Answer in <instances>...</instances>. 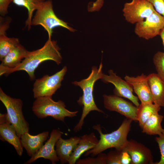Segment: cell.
Segmentation results:
<instances>
[{
  "label": "cell",
  "instance_id": "f546056e",
  "mask_svg": "<svg viewBox=\"0 0 164 164\" xmlns=\"http://www.w3.org/2000/svg\"><path fill=\"white\" fill-rule=\"evenodd\" d=\"M153 5L155 11L164 17V0H147Z\"/></svg>",
  "mask_w": 164,
  "mask_h": 164
},
{
  "label": "cell",
  "instance_id": "d4e9b609",
  "mask_svg": "<svg viewBox=\"0 0 164 164\" xmlns=\"http://www.w3.org/2000/svg\"><path fill=\"white\" fill-rule=\"evenodd\" d=\"M153 61L157 74L164 81V52L158 51L154 55Z\"/></svg>",
  "mask_w": 164,
  "mask_h": 164
},
{
  "label": "cell",
  "instance_id": "2e32d148",
  "mask_svg": "<svg viewBox=\"0 0 164 164\" xmlns=\"http://www.w3.org/2000/svg\"><path fill=\"white\" fill-rule=\"evenodd\" d=\"M80 137H71L64 139L60 138L56 143V151L61 164L68 163L71 155L78 144Z\"/></svg>",
  "mask_w": 164,
  "mask_h": 164
},
{
  "label": "cell",
  "instance_id": "603a6c76",
  "mask_svg": "<svg viewBox=\"0 0 164 164\" xmlns=\"http://www.w3.org/2000/svg\"><path fill=\"white\" fill-rule=\"evenodd\" d=\"M46 0H13L15 5L26 8L28 11V17L25 21L26 27L29 30L31 27V21L33 14L39 6Z\"/></svg>",
  "mask_w": 164,
  "mask_h": 164
},
{
  "label": "cell",
  "instance_id": "484cf974",
  "mask_svg": "<svg viewBox=\"0 0 164 164\" xmlns=\"http://www.w3.org/2000/svg\"><path fill=\"white\" fill-rule=\"evenodd\" d=\"M107 154L101 153L96 158L88 157L82 159H79L76 162L77 164H106Z\"/></svg>",
  "mask_w": 164,
  "mask_h": 164
},
{
  "label": "cell",
  "instance_id": "ba28073f",
  "mask_svg": "<svg viewBox=\"0 0 164 164\" xmlns=\"http://www.w3.org/2000/svg\"><path fill=\"white\" fill-rule=\"evenodd\" d=\"M155 11L147 0H132L125 3L122 10L125 20L132 24L144 20Z\"/></svg>",
  "mask_w": 164,
  "mask_h": 164
},
{
  "label": "cell",
  "instance_id": "f1b7e54d",
  "mask_svg": "<svg viewBox=\"0 0 164 164\" xmlns=\"http://www.w3.org/2000/svg\"><path fill=\"white\" fill-rule=\"evenodd\" d=\"M155 139L158 145L161 156L159 161L154 164H164V132L156 137Z\"/></svg>",
  "mask_w": 164,
  "mask_h": 164
},
{
  "label": "cell",
  "instance_id": "7402d4cb",
  "mask_svg": "<svg viewBox=\"0 0 164 164\" xmlns=\"http://www.w3.org/2000/svg\"><path fill=\"white\" fill-rule=\"evenodd\" d=\"M160 106L151 103H141L138 107L137 118L139 126L142 128L148 119L154 113L158 112L161 109Z\"/></svg>",
  "mask_w": 164,
  "mask_h": 164
},
{
  "label": "cell",
  "instance_id": "4fadbf2b",
  "mask_svg": "<svg viewBox=\"0 0 164 164\" xmlns=\"http://www.w3.org/2000/svg\"><path fill=\"white\" fill-rule=\"evenodd\" d=\"M63 132L58 129H53L50 134L49 138L44 145L24 164H29L37 159L43 158L50 160L52 164L59 161L54 146L57 140L61 137Z\"/></svg>",
  "mask_w": 164,
  "mask_h": 164
},
{
  "label": "cell",
  "instance_id": "6da1fadb",
  "mask_svg": "<svg viewBox=\"0 0 164 164\" xmlns=\"http://www.w3.org/2000/svg\"><path fill=\"white\" fill-rule=\"evenodd\" d=\"M60 49L57 41L48 39L41 48L32 51H28L26 57L20 64L14 68L0 70V75H8L16 71H25L30 80H35L34 72L42 62L47 60L54 61L57 65L61 63L62 58L60 52Z\"/></svg>",
  "mask_w": 164,
  "mask_h": 164
},
{
  "label": "cell",
  "instance_id": "4dcf8cb0",
  "mask_svg": "<svg viewBox=\"0 0 164 164\" xmlns=\"http://www.w3.org/2000/svg\"><path fill=\"white\" fill-rule=\"evenodd\" d=\"M13 0H0V14L5 16L8 13V9L9 4Z\"/></svg>",
  "mask_w": 164,
  "mask_h": 164
},
{
  "label": "cell",
  "instance_id": "ac0fdd59",
  "mask_svg": "<svg viewBox=\"0 0 164 164\" xmlns=\"http://www.w3.org/2000/svg\"><path fill=\"white\" fill-rule=\"evenodd\" d=\"M0 139L6 141L15 148L17 153L21 156L23 152L20 138L9 121L0 124Z\"/></svg>",
  "mask_w": 164,
  "mask_h": 164
},
{
  "label": "cell",
  "instance_id": "52a82bcc",
  "mask_svg": "<svg viewBox=\"0 0 164 164\" xmlns=\"http://www.w3.org/2000/svg\"><path fill=\"white\" fill-rule=\"evenodd\" d=\"M67 71L66 66L60 71L51 76L48 74L36 79L33 85L32 91L34 97L51 96L60 88L61 82Z\"/></svg>",
  "mask_w": 164,
  "mask_h": 164
},
{
  "label": "cell",
  "instance_id": "d6a6232c",
  "mask_svg": "<svg viewBox=\"0 0 164 164\" xmlns=\"http://www.w3.org/2000/svg\"><path fill=\"white\" fill-rule=\"evenodd\" d=\"M121 151V164H131L132 159L129 155L126 152Z\"/></svg>",
  "mask_w": 164,
  "mask_h": 164
},
{
  "label": "cell",
  "instance_id": "1f68e13d",
  "mask_svg": "<svg viewBox=\"0 0 164 164\" xmlns=\"http://www.w3.org/2000/svg\"><path fill=\"white\" fill-rule=\"evenodd\" d=\"M104 0H97L94 2L89 3L88 6V10L89 12L98 11L103 5Z\"/></svg>",
  "mask_w": 164,
  "mask_h": 164
},
{
  "label": "cell",
  "instance_id": "9c48e42d",
  "mask_svg": "<svg viewBox=\"0 0 164 164\" xmlns=\"http://www.w3.org/2000/svg\"><path fill=\"white\" fill-rule=\"evenodd\" d=\"M164 28V17L155 11L145 20L136 23L135 33L146 40L159 35Z\"/></svg>",
  "mask_w": 164,
  "mask_h": 164
},
{
  "label": "cell",
  "instance_id": "4316f807",
  "mask_svg": "<svg viewBox=\"0 0 164 164\" xmlns=\"http://www.w3.org/2000/svg\"><path fill=\"white\" fill-rule=\"evenodd\" d=\"M122 151L115 149L110 151L106 156V164H121Z\"/></svg>",
  "mask_w": 164,
  "mask_h": 164
},
{
  "label": "cell",
  "instance_id": "8fae6325",
  "mask_svg": "<svg viewBox=\"0 0 164 164\" xmlns=\"http://www.w3.org/2000/svg\"><path fill=\"white\" fill-rule=\"evenodd\" d=\"M109 75L103 74L101 80L105 83H111L115 87L114 90V95L127 98L130 100L136 106L138 107L140 104L138 98L133 93V90L132 86L125 80H123L117 75L113 70H108Z\"/></svg>",
  "mask_w": 164,
  "mask_h": 164
},
{
  "label": "cell",
  "instance_id": "30bf717a",
  "mask_svg": "<svg viewBox=\"0 0 164 164\" xmlns=\"http://www.w3.org/2000/svg\"><path fill=\"white\" fill-rule=\"evenodd\" d=\"M104 107L110 111H114L135 121H137L138 107L121 97L115 95L104 94Z\"/></svg>",
  "mask_w": 164,
  "mask_h": 164
},
{
  "label": "cell",
  "instance_id": "5bb4252c",
  "mask_svg": "<svg viewBox=\"0 0 164 164\" xmlns=\"http://www.w3.org/2000/svg\"><path fill=\"white\" fill-rule=\"evenodd\" d=\"M124 78L132 86L141 103H153L147 76L144 73L135 77L126 75Z\"/></svg>",
  "mask_w": 164,
  "mask_h": 164
},
{
  "label": "cell",
  "instance_id": "7a4b0ae2",
  "mask_svg": "<svg viewBox=\"0 0 164 164\" xmlns=\"http://www.w3.org/2000/svg\"><path fill=\"white\" fill-rule=\"evenodd\" d=\"M102 67L101 62L98 68L95 66L92 67L91 73L87 78L79 81L72 82L74 85L80 87L83 92V95L77 101L80 105L83 106V111L80 120L73 128L75 132H79L82 129L84 119L91 111H96L104 114L102 110L97 107L93 95L94 83L97 80L102 78L104 74Z\"/></svg>",
  "mask_w": 164,
  "mask_h": 164
},
{
  "label": "cell",
  "instance_id": "cb8c5ba5",
  "mask_svg": "<svg viewBox=\"0 0 164 164\" xmlns=\"http://www.w3.org/2000/svg\"><path fill=\"white\" fill-rule=\"evenodd\" d=\"M20 44L19 39L0 35V60L2 61L11 50Z\"/></svg>",
  "mask_w": 164,
  "mask_h": 164
},
{
  "label": "cell",
  "instance_id": "83f0119b",
  "mask_svg": "<svg viewBox=\"0 0 164 164\" xmlns=\"http://www.w3.org/2000/svg\"><path fill=\"white\" fill-rule=\"evenodd\" d=\"M12 21L9 16H0V35H6V32L9 28Z\"/></svg>",
  "mask_w": 164,
  "mask_h": 164
},
{
  "label": "cell",
  "instance_id": "8992f818",
  "mask_svg": "<svg viewBox=\"0 0 164 164\" xmlns=\"http://www.w3.org/2000/svg\"><path fill=\"white\" fill-rule=\"evenodd\" d=\"M0 100L5 107L10 122L20 138L24 133L29 132V124L22 113L23 102L19 98H12L6 94L0 88Z\"/></svg>",
  "mask_w": 164,
  "mask_h": 164
},
{
  "label": "cell",
  "instance_id": "836d02e7",
  "mask_svg": "<svg viewBox=\"0 0 164 164\" xmlns=\"http://www.w3.org/2000/svg\"><path fill=\"white\" fill-rule=\"evenodd\" d=\"M159 35L162 39L164 49V28L161 30Z\"/></svg>",
  "mask_w": 164,
  "mask_h": 164
},
{
  "label": "cell",
  "instance_id": "d6986e66",
  "mask_svg": "<svg viewBox=\"0 0 164 164\" xmlns=\"http://www.w3.org/2000/svg\"><path fill=\"white\" fill-rule=\"evenodd\" d=\"M147 77L153 103L164 107V81L156 73L150 74Z\"/></svg>",
  "mask_w": 164,
  "mask_h": 164
},
{
  "label": "cell",
  "instance_id": "ffe728a7",
  "mask_svg": "<svg viewBox=\"0 0 164 164\" xmlns=\"http://www.w3.org/2000/svg\"><path fill=\"white\" fill-rule=\"evenodd\" d=\"M28 52L20 44L8 53L1 61L0 70L12 69L17 67L26 56Z\"/></svg>",
  "mask_w": 164,
  "mask_h": 164
},
{
  "label": "cell",
  "instance_id": "5b68a950",
  "mask_svg": "<svg viewBox=\"0 0 164 164\" xmlns=\"http://www.w3.org/2000/svg\"><path fill=\"white\" fill-rule=\"evenodd\" d=\"M36 10L32 20L31 26H42L47 32L49 38H51L53 29L56 27H62L72 32L75 31L68 26L67 23L56 16L53 10L51 0L45 1L39 6Z\"/></svg>",
  "mask_w": 164,
  "mask_h": 164
},
{
  "label": "cell",
  "instance_id": "9a60e30c",
  "mask_svg": "<svg viewBox=\"0 0 164 164\" xmlns=\"http://www.w3.org/2000/svg\"><path fill=\"white\" fill-rule=\"evenodd\" d=\"M48 131H44L36 135H32L29 132L23 134L20 137L23 147L26 150L28 155L32 157L43 145L49 136Z\"/></svg>",
  "mask_w": 164,
  "mask_h": 164
},
{
  "label": "cell",
  "instance_id": "e0dca14e",
  "mask_svg": "<svg viewBox=\"0 0 164 164\" xmlns=\"http://www.w3.org/2000/svg\"><path fill=\"white\" fill-rule=\"evenodd\" d=\"M98 142L99 140L94 132L81 136L78 144L71 155L68 163L75 164L82 154L94 148Z\"/></svg>",
  "mask_w": 164,
  "mask_h": 164
},
{
  "label": "cell",
  "instance_id": "3957f363",
  "mask_svg": "<svg viewBox=\"0 0 164 164\" xmlns=\"http://www.w3.org/2000/svg\"><path fill=\"white\" fill-rule=\"evenodd\" d=\"M132 121L126 118L117 130L108 134L102 133L100 125L93 126V128L100 134V139L97 145L94 148L85 152L84 156L90 155L94 157L111 148L121 150L128 141L127 137Z\"/></svg>",
  "mask_w": 164,
  "mask_h": 164
},
{
  "label": "cell",
  "instance_id": "277c9868",
  "mask_svg": "<svg viewBox=\"0 0 164 164\" xmlns=\"http://www.w3.org/2000/svg\"><path fill=\"white\" fill-rule=\"evenodd\" d=\"M32 109L34 114L39 118L51 117L54 119L64 121L66 117L77 116L78 111H70L66 108L65 103L60 100L55 101L51 96L40 97L36 98Z\"/></svg>",
  "mask_w": 164,
  "mask_h": 164
},
{
  "label": "cell",
  "instance_id": "44dd1931",
  "mask_svg": "<svg viewBox=\"0 0 164 164\" xmlns=\"http://www.w3.org/2000/svg\"><path fill=\"white\" fill-rule=\"evenodd\" d=\"M163 118V116L159 114L158 112L154 113L143 126L142 132L149 135H160L164 132L161 125Z\"/></svg>",
  "mask_w": 164,
  "mask_h": 164
},
{
  "label": "cell",
  "instance_id": "7c38bea8",
  "mask_svg": "<svg viewBox=\"0 0 164 164\" xmlns=\"http://www.w3.org/2000/svg\"><path fill=\"white\" fill-rule=\"evenodd\" d=\"M121 150L130 155L131 164H153V157L151 150L142 144L134 140H128Z\"/></svg>",
  "mask_w": 164,
  "mask_h": 164
}]
</instances>
